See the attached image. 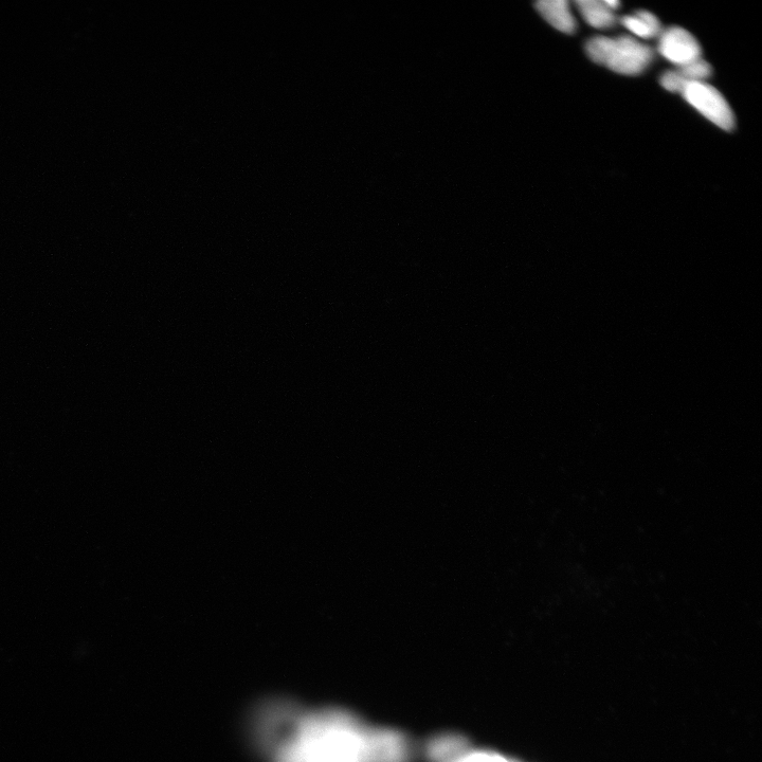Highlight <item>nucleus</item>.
Masks as SVG:
<instances>
[{
  "mask_svg": "<svg viewBox=\"0 0 762 762\" xmlns=\"http://www.w3.org/2000/svg\"><path fill=\"white\" fill-rule=\"evenodd\" d=\"M277 733L272 762H378L376 730L340 711L290 719Z\"/></svg>",
  "mask_w": 762,
  "mask_h": 762,
  "instance_id": "nucleus-1",
  "label": "nucleus"
},
{
  "mask_svg": "<svg viewBox=\"0 0 762 762\" xmlns=\"http://www.w3.org/2000/svg\"><path fill=\"white\" fill-rule=\"evenodd\" d=\"M586 51L594 63L626 76L641 75L655 57L649 46L626 35L614 39L596 36L587 42Z\"/></svg>",
  "mask_w": 762,
  "mask_h": 762,
  "instance_id": "nucleus-2",
  "label": "nucleus"
},
{
  "mask_svg": "<svg viewBox=\"0 0 762 762\" xmlns=\"http://www.w3.org/2000/svg\"><path fill=\"white\" fill-rule=\"evenodd\" d=\"M696 110L724 131H732L735 117L727 100L705 82H688L681 94Z\"/></svg>",
  "mask_w": 762,
  "mask_h": 762,
  "instance_id": "nucleus-3",
  "label": "nucleus"
},
{
  "mask_svg": "<svg viewBox=\"0 0 762 762\" xmlns=\"http://www.w3.org/2000/svg\"><path fill=\"white\" fill-rule=\"evenodd\" d=\"M658 51L678 67L701 59V47L694 36L683 28H669L659 36Z\"/></svg>",
  "mask_w": 762,
  "mask_h": 762,
  "instance_id": "nucleus-4",
  "label": "nucleus"
},
{
  "mask_svg": "<svg viewBox=\"0 0 762 762\" xmlns=\"http://www.w3.org/2000/svg\"><path fill=\"white\" fill-rule=\"evenodd\" d=\"M536 9L557 30L568 34L576 30L574 15L565 0H544L536 4Z\"/></svg>",
  "mask_w": 762,
  "mask_h": 762,
  "instance_id": "nucleus-5",
  "label": "nucleus"
},
{
  "mask_svg": "<svg viewBox=\"0 0 762 762\" xmlns=\"http://www.w3.org/2000/svg\"><path fill=\"white\" fill-rule=\"evenodd\" d=\"M580 15L593 28L609 29L616 23L614 11L600 0H578L575 3Z\"/></svg>",
  "mask_w": 762,
  "mask_h": 762,
  "instance_id": "nucleus-6",
  "label": "nucleus"
},
{
  "mask_svg": "<svg viewBox=\"0 0 762 762\" xmlns=\"http://www.w3.org/2000/svg\"><path fill=\"white\" fill-rule=\"evenodd\" d=\"M466 740L458 735H446L433 739L428 746V755L434 762H451L466 751Z\"/></svg>",
  "mask_w": 762,
  "mask_h": 762,
  "instance_id": "nucleus-7",
  "label": "nucleus"
},
{
  "mask_svg": "<svg viewBox=\"0 0 762 762\" xmlns=\"http://www.w3.org/2000/svg\"><path fill=\"white\" fill-rule=\"evenodd\" d=\"M621 23L631 33L645 40L658 38L663 31L658 18L647 11L624 16Z\"/></svg>",
  "mask_w": 762,
  "mask_h": 762,
  "instance_id": "nucleus-8",
  "label": "nucleus"
},
{
  "mask_svg": "<svg viewBox=\"0 0 762 762\" xmlns=\"http://www.w3.org/2000/svg\"><path fill=\"white\" fill-rule=\"evenodd\" d=\"M677 72L687 82H704L711 77L712 67L701 58L679 67Z\"/></svg>",
  "mask_w": 762,
  "mask_h": 762,
  "instance_id": "nucleus-9",
  "label": "nucleus"
},
{
  "mask_svg": "<svg viewBox=\"0 0 762 762\" xmlns=\"http://www.w3.org/2000/svg\"><path fill=\"white\" fill-rule=\"evenodd\" d=\"M451 762H515L500 754L492 752H465L462 756Z\"/></svg>",
  "mask_w": 762,
  "mask_h": 762,
  "instance_id": "nucleus-10",
  "label": "nucleus"
},
{
  "mask_svg": "<svg viewBox=\"0 0 762 762\" xmlns=\"http://www.w3.org/2000/svg\"><path fill=\"white\" fill-rule=\"evenodd\" d=\"M661 85L670 93L682 94L686 84L685 81L677 71H667L661 77Z\"/></svg>",
  "mask_w": 762,
  "mask_h": 762,
  "instance_id": "nucleus-11",
  "label": "nucleus"
},
{
  "mask_svg": "<svg viewBox=\"0 0 762 762\" xmlns=\"http://www.w3.org/2000/svg\"><path fill=\"white\" fill-rule=\"evenodd\" d=\"M605 2L613 11L620 7V3L616 2V0H605Z\"/></svg>",
  "mask_w": 762,
  "mask_h": 762,
  "instance_id": "nucleus-12",
  "label": "nucleus"
}]
</instances>
